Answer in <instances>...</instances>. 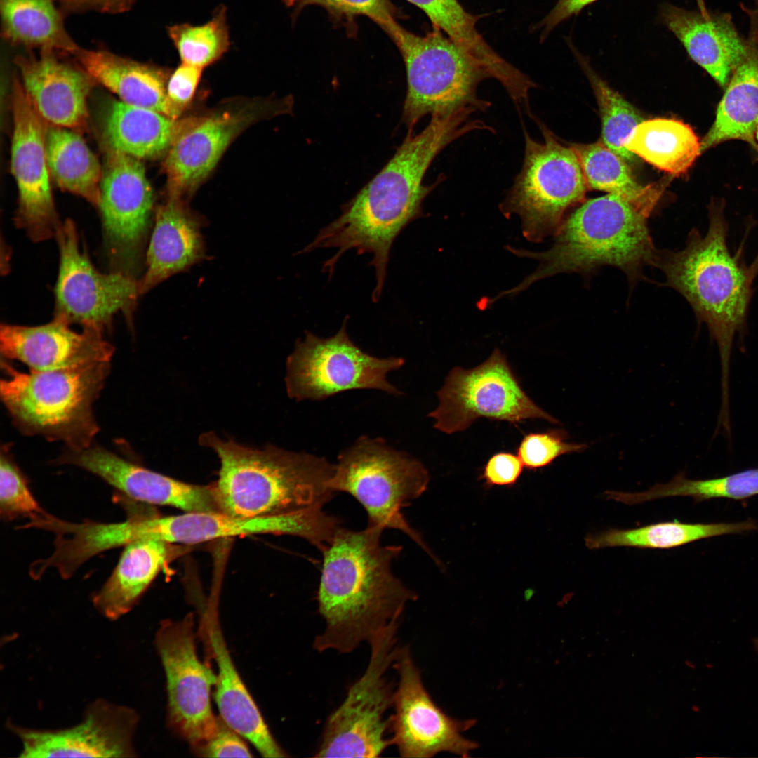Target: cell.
<instances>
[{
  "instance_id": "6da1fadb",
  "label": "cell",
  "mask_w": 758,
  "mask_h": 758,
  "mask_svg": "<svg viewBox=\"0 0 758 758\" xmlns=\"http://www.w3.org/2000/svg\"><path fill=\"white\" fill-rule=\"evenodd\" d=\"M477 112L464 107L431 115L419 133H408L402 144L380 171L354 197L343 205L341 214L322 228L301 251L338 248L327 260L323 271L333 274L340 257L350 249L358 255L371 253L370 265L375 271L376 284L372 300L380 299L387 274L390 251L400 232L423 215L425 197L444 178L429 185L423 183L425 173L436 157L449 144L477 130L493 131L483 121L470 119Z\"/></svg>"
},
{
  "instance_id": "7a4b0ae2",
  "label": "cell",
  "mask_w": 758,
  "mask_h": 758,
  "mask_svg": "<svg viewBox=\"0 0 758 758\" xmlns=\"http://www.w3.org/2000/svg\"><path fill=\"white\" fill-rule=\"evenodd\" d=\"M383 528L361 531L341 527L321 552L323 561L317 592L324 620L314 649L350 653L380 630L402 618L406 604L418 595L392 571L401 545H383Z\"/></svg>"
},
{
  "instance_id": "3957f363",
  "label": "cell",
  "mask_w": 758,
  "mask_h": 758,
  "mask_svg": "<svg viewBox=\"0 0 758 758\" xmlns=\"http://www.w3.org/2000/svg\"><path fill=\"white\" fill-rule=\"evenodd\" d=\"M667 185L660 180L631 193H608L588 199L565 218L552 247L543 252L510 248L518 256L536 260L538 267L500 297L522 291L538 280L564 272L589 275L604 265L620 269L631 286L654 265L658 250L648 220Z\"/></svg>"
},
{
  "instance_id": "277c9868",
  "label": "cell",
  "mask_w": 758,
  "mask_h": 758,
  "mask_svg": "<svg viewBox=\"0 0 758 758\" xmlns=\"http://www.w3.org/2000/svg\"><path fill=\"white\" fill-rule=\"evenodd\" d=\"M724 210L725 202L713 199L706 233L693 229L683 249L658 250L654 266L663 271L667 285L688 301L715 342L721 364V406L727 408L733 344L736 336L745 334L753 282L741 250L731 254L728 247Z\"/></svg>"
},
{
  "instance_id": "5b68a950",
  "label": "cell",
  "mask_w": 758,
  "mask_h": 758,
  "mask_svg": "<svg viewBox=\"0 0 758 758\" xmlns=\"http://www.w3.org/2000/svg\"><path fill=\"white\" fill-rule=\"evenodd\" d=\"M200 443L220 459L214 484L222 513L258 517L323 508L335 493L329 486L335 464L324 457L271 445L252 448L212 432Z\"/></svg>"
},
{
  "instance_id": "8992f818",
  "label": "cell",
  "mask_w": 758,
  "mask_h": 758,
  "mask_svg": "<svg viewBox=\"0 0 758 758\" xmlns=\"http://www.w3.org/2000/svg\"><path fill=\"white\" fill-rule=\"evenodd\" d=\"M3 365L7 376L1 380V400L23 432L62 441L72 451L90 446L98 430L92 406L109 362L29 373Z\"/></svg>"
},
{
  "instance_id": "52a82bcc",
  "label": "cell",
  "mask_w": 758,
  "mask_h": 758,
  "mask_svg": "<svg viewBox=\"0 0 758 758\" xmlns=\"http://www.w3.org/2000/svg\"><path fill=\"white\" fill-rule=\"evenodd\" d=\"M385 33L403 58L407 91L402 121L413 133L427 114H444L464 107L486 111L491 103L479 98V84L488 78L460 47L440 29L414 34L398 22Z\"/></svg>"
},
{
  "instance_id": "ba28073f",
  "label": "cell",
  "mask_w": 758,
  "mask_h": 758,
  "mask_svg": "<svg viewBox=\"0 0 758 758\" xmlns=\"http://www.w3.org/2000/svg\"><path fill=\"white\" fill-rule=\"evenodd\" d=\"M429 479L420 460L382 438L361 436L339 453L329 486L354 498L367 513L368 525L404 533L437 561L401 513L426 491Z\"/></svg>"
},
{
  "instance_id": "9c48e42d",
  "label": "cell",
  "mask_w": 758,
  "mask_h": 758,
  "mask_svg": "<svg viewBox=\"0 0 758 758\" xmlns=\"http://www.w3.org/2000/svg\"><path fill=\"white\" fill-rule=\"evenodd\" d=\"M401 618L368 641L370 657L361 676L348 688L342 703L327 717L315 757H378L392 745L386 712L392 707L396 686L387 679L399 645Z\"/></svg>"
},
{
  "instance_id": "30bf717a",
  "label": "cell",
  "mask_w": 758,
  "mask_h": 758,
  "mask_svg": "<svg viewBox=\"0 0 758 758\" xmlns=\"http://www.w3.org/2000/svg\"><path fill=\"white\" fill-rule=\"evenodd\" d=\"M534 120L543 142L533 140L524 128L522 167L500 209L505 216L517 215L524 237L540 242L554 236L567 212L583 200L588 188L571 145H564L543 123Z\"/></svg>"
},
{
  "instance_id": "8fae6325",
  "label": "cell",
  "mask_w": 758,
  "mask_h": 758,
  "mask_svg": "<svg viewBox=\"0 0 758 758\" xmlns=\"http://www.w3.org/2000/svg\"><path fill=\"white\" fill-rule=\"evenodd\" d=\"M347 319L333 336L319 338L305 331L304 338L298 340L286 361V386L290 398L321 401L358 389L401 394L387 375L399 369L404 359L378 358L364 352L349 337Z\"/></svg>"
},
{
  "instance_id": "7c38bea8",
  "label": "cell",
  "mask_w": 758,
  "mask_h": 758,
  "mask_svg": "<svg viewBox=\"0 0 758 758\" xmlns=\"http://www.w3.org/2000/svg\"><path fill=\"white\" fill-rule=\"evenodd\" d=\"M437 397L439 404L427 416L434 420V428L448 434L467 430L480 418L514 424L528 419L559 424L526 394L498 348L473 368H452Z\"/></svg>"
},
{
  "instance_id": "4fadbf2b",
  "label": "cell",
  "mask_w": 758,
  "mask_h": 758,
  "mask_svg": "<svg viewBox=\"0 0 758 758\" xmlns=\"http://www.w3.org/2000/svg\"><path fill=\"white\" fill-rule=\"evenodd\" d=\"M55 237L60 262L54 318L102 332L118 312L131 319L140 295L139 280L119 271L98 270L81 246L72 220L60 224Z\"/></svg>"
},
{
  "instance_id": "5bb4252c",
  "label": "cell",
  "mask_w": 758,
  "mask_h": 758,
  "mask_svg": "<svg viewBox=\"0 0 758 758\" xmlns=\"http://www.w3.org/2000/svg\"><path fill=\"white\" fill-rule=\"evenodd\" d=\"M154 644L166 679L168 726L194 752L213 735L218 717L211 704L217 675L198 656L193 615L163 620Z\"/></svg>"
},
{
  "instance_id": "9a60e30c",
  "label": "cell",
  "mask_w": 758,
  "mask_h": 758,
  "mask_svg": "<svg viewBox=\"0 0 758 758\" xmlns=\"http://www.w3.org/2000/svg\"><path fill=\"white\" fill-rule=\"evenodd\" d=\"M392 668L399 681L395 687L393 713L388 717L392 745L404 758H430L442 752L470 756L478 744L463 732L476 720H460L446 714L433 701L423 682L408 646H399Z\"/></svg>"
},
{
  "instance_id": "2e32d148",
  "label": "cell",
  "mask_w": 758,
  "mask_h": 758,
  "mask_svg": "<svg viewBox=\"0 0 758 758\" xmlns=\"http://www.w3.org/2000/svg\"><path fill=\"white\" fill-rule=\"evenodd\" d=\"M152 207V190L140 159L107 147L98 208L113 271L136 278Z\"/></svg>"
},
{
  "instance_id": "e0dca14e",
  "label": "cell",
  "mask_w": 758,
  "mask_h": 758,
  "mask_svg": "<svg viewBox=\"0 0 758 758\" xmlns=\"http://www.w3.org/2000/svg\"><path fill=\"white\" fill-rule=\"evenodd\" d=\"M13 114L11 171L18 191L15 224L35 242L53 236L60 225L50 184L46 128L20 79L11 95Z\"/></svg>"
},
{
  "instance_id": "ac0fdd59",
  "label": "cell",
  "mask_w": 758,
  "mask_h": 758,
  "mask_svg": "<svg viewBox=\"0 0 758 758\" xmlns=\"http://www.w3.org/2000/svg\"><path fill=\"white\" fill-rule=\"evenodd\" d=\"M139 721L134 708L100 698L67 728H29L10 720L6 727L22 743L20 757L128 758L138 756L133 740Z\"/></svg>"
},
{
  "instance_id": "d6986e66",
  "label": "cell",
  "mask_w": 758,
  "mask_h": 758,
  "mask_svg": "<svg viewBox=\"0 0 758 758\" xmlns=\"http://www.w3.org/2000/svg\"><path fill=\"white\" fill-rule=\"evenodd\" d=\"M338 519L311 508L292 513L239 517L222 512H186L180 515H154L148 521L150 538L175 544H194L213 539L251 534L290 535L307 540L321 550L330 540Z\"/></svg>"
},
{
  "instance_id": "ffe728a7",
  "label": "cell",
  "mask_w": 758,
  "mask_h": 758,
  "mask_svg": "<svg viewBox=\"0 0 758 758\" xmlns=\"http://www.w3.org/2000/svg\"><path fill=\"white\" fill-rule=\"evenodd\" d=\"M58 462L90 472L131 500L186 512H221L215 484L200 486L148 470L101 447L70 450Z\"/></svg>"
},
{
  "instance_id": "44dd1931",
  "label": "cell",
  "mask_w": 758,
  "mask_h": 758,
  "mask_svg": "<svg viewBox=\"0 0 758 758\" xmlns=\"http://www.w3.org/2000/svg\"><path fill=\"white\" fill-rule=\"evenodd\" d=\"M265 107L251 103L199 117L172 145L164 162L169 197L190 194L208 177L232 141Z\"/></svg>"
},
{
  "instance_id": "7402d4cb",
  "label": "cell",
  "mask_w": 758,
  "mask_h": 758,
  "mask_svg": "<svg viewBox=\"0 0 758 758\" xmlns=\"http://www.w3.org/2000/svg\"><path fill=\"white\" fill-rule=\"evenodd\" d=\"M69 326L56 318L36 326L1 324V354L21 361L34 371L109 362L114 347L105 340L102 331L83 328L82 332L77 333Z\"/></svg>"
},
{
  "instance_id": "603a6c76",
  "label": "cell",
  "mask_w": 758,
  "mask_h": 758,
  "mask_svg": "<svg viewBox=\"0 0 758 758\" xmlns=\"http://www.w3.org/2000/svg\"><path fill=\"white\" fill-rule=\"evenodd\" d=\"M53 51L18 55L21 83L40 117L74 131L87 126L88 97L95 81L81 68L60 60Z\"/></svg>"
},
{
  "instance_id": "cb8c5ba5",
  "label": "cell",
  "mask_w": 758,
  "mask_h": 758,
  "mask_svg": "<svg viewBox=\"0 0 758 758\" xmlns=\"http://www.w3.org/2000/svg\"><path fill=\"white\" fill-rule=\"evenodd\" d=\"M215 606L213 602L203 612L201 629L208 653L218 666L214 696L220 717L248 740L262 757H288L271 733L234 666L222 635Z\"/></svg>"
},
{
  "instance_id": "d4e9b609",
  "label": "cell",
  "mask_w": 758,
  "mask_h": 758,
  "mask_svg": "<svg viewBox=\"0 0 758 758\" xmlns=\"http://www.w3.org/2000/svg\"><path fill=\"white\" fill-rule=\"evenodd\" d=\"M660 19L689 57L725 88L747 46L731 15L710 12L704 5L689 11L667 3L660 7Z\"/></svg>"
},
{
  "instance_id": "484cf974",
  "label": "cell",
  "mask_w": 758,
  "mask_h": 758,
  "mask_svg": "<svg viewBox=\"0 0 758 758\" xmlns=\"http://www.w3.org/2000/svg\"><path fill=\"white\" fill-rule=\"evenodd\" d=\"M200 230V220L182 198L169 197L158 208L147 253V270L139 280L140 295L203 258Z\"/></svg>"
},
{
  "instance_id": "4316f807",
  "label": "cell",
  "mask_w": 758,
  "mask_h": 758,
  "mask_svg": "<svg viewBox=\"0 0 758 758\" xmlns=\"http://www.w3.org/2000/svg\"><path fill=\"white\" fill-rule=\"evenodd\" d=\"M750 28L746 51L733 69L718 105L715 119L700 142V151L731 140L756 149L758 125V13L747 10Z\"/></svg>"
},
{
  "instance_id": "83f0119b",
  "label": "cell",
  "mask_w": 758,
  "mask_h": 758,
  "mask_svg": "<svg viewBox=\"0 0 758 758\" xmlns=\"http://www.w3.org/2000/svg\"><path fill=\"white\" fill-rule=\"evenodd\" d=\"M72 55L95 82L117 94L122 102L179 119L168 98L164 69L103 50L79 47Z\"/></svg>"
},
{
  "instance_id": "f1b7e54d",
  "label": "cell",
  "mask_w": 758,
  "mask_h": 758,
  "mask_svg": "<svg viewBox=\"0 0 758 758\" xmlns=\"http://www.w3.org/2000/svg\"><path fill=\"white\" fill-rule=\"evenodd\" d=\"M173 545L159 538H143L125 545L112 573L92 596L95 609L112 621L128 613L174 556Z\"/></svg>"
},
{
  "instance_id": "f546056e",
  "label": "cell",
  "mask_w": 758,
  "mask_h": 758,
  "mask_svg": "<svg viewBox=\"0 0 758 758\" xmlns=\"http://www.w3.org/2000/svg\"><path fill=\"white\" fill-rule=\"evenodd\" d=\"M199 117L172 119L154 110L122 101L112 102L104 121L107 147L138 159L168 152Z\"/></svg>"
},
{
  "instance_id": "4dcf8cb0",
  "label": "cell",
  "mask_w": 758,
  "mask_h": 758,
  "mask_svg": "<svg viewBox=\"0 0 758 758\" xmlns=\"http://www.w3.org/2000/svg\"><path fill=\"white\" fill-rule=\"evenodd\" d=\"M624 147L672 176L685 174L701 154L700 142L692 128L675 119L642 121L627 137Z\"/></svg>"
},
{
  "instance_id": "1f68e13d",
  "label": "cell",
  "mask_w": 758,
  "mask_h": 758,
  "mask_svg": "<svg viewBox=\"0 0 758 758\" xmlns=\"http://www.w3.org/2000/svg\"><path fill=\"white\" fill-rule=\"evenodd\" d=\"M0 11L1 36L11 44L71 55L79 48L54 0H0Z\"/></svg>"
},
{
  "instance_id": "d6a6232c",
  "label": "cell",
  "mask_w": 758,
  "mask_h": 758,
  "mask_svg": "<svg viewBox=\"0 0 758 758\" xmlns=\"http://www.w3.org/2000/svg\"><path fill=\"white\" fill-rule=\"evenodd\" d=\"M79 132L51 125L46 128L50 174L62 190L98 207L102 166Z\"/></svg>"
},
{
  "instance_id": "836d02e7",
  "label": "cell",
  "mask_w": 758,
  "mask_h": 758,
  "mask_svg": "<svg viewBox=\"0 0 758 758\" xmlns=\"http://www.w3.org/2000/svg\"><path fill=\"white\" fill-rule=\"evenodd\" d=\"M752 520L737 523L687 524L678 521L660 522L632 529L609 528L589 533L585 544L589 549L613 547L670 549L697 540L757 530Z\"/></svg>"
},
{
  "instance_id": "e575fe53",
  "label": "cell",
  "mask_w": 758,
  "mask_h": 758,
  "mask_svg": "<svg viewBox=\"0 0 758 758\" xmlns=\"http://www.w3.org/2000/svg\"><path fill=\"white\" fill-rule=\"evenodd\" d=\"M755 495H758V468L703 480L689 479L680 472L670 482L657 484L643 492L621 491L618 499L633 505L672 496H689L703 501L717 498L743 500Z\"/></svg>"
},
{
  "instance_id": "d590c367",
  "label": "cell",
  "mask_w": 758,
  "mask_h": 758,
  "mask_svg": "<svg viewBox=\"0 0 758 758\" xmlns=\"http://www.w3.org/2000/svg\"><path fill=\"white\" fill-rule=\"evenodd\" d=\"M167 33L181 63L201 69L220 59L231 45L225 5L218 6L204 24H174Z\"/></svg>"
},
{
  "instance_id": "8d00e7d4",
  "label": "cell",
  "mask_w": 758,
  "mask_h": 758,
  "mask_svg": "<svg viewBox=\"0 0 758 758\" xmlns=\"http://www.w3.org/2000/svg\"><path fill=\"white\" fill-rule=\"evenodd\" d=\"M596 95L601 119V141L623 159L630 161L634 154L624 147L633 128L644 119L636 109L613 90L578 55Z\"/></svg>"
},
{
  "instance_id": "74e56055",
  "label": "cell",
  "mask_w": 758,
  "mask_h": 758,
  "mask_svg": "<svg viewBox=\"0 0 758 758\" xmlns=\"http://www.w3.org/2000/svg\"><path fill=\"white\" fill-rule=\"evenodd\" d=\"M588 189L608 193H631L643 187L634 180L625 160L602 141L573 144Z\"/></svg>"
},
{
  "instance_id": "f35d334b",
  "label": "cell",
  "mask_w": 758,
  "mask_h": 758,
  "mask_svg": "<svg viewBox=\"0 0 758 758\" xmlns=\"http://www.w3.org/2000/svg\"><path fill=\"white\" fill-rule=\"evenodd\" d=\"M0 514L5 521L19 517L31 521L47 514L31 493L18 467L3 453L0 460Z\"/></svg>"
},
{
  "instance_id": "ab89813d",
  "label": "cell",
  "mask_w": 758,
  "mask_h": 758,
  "mask_svg": "<svg viewBox=\"0 0 758 758\" xmlns=\"http://www.w3.org/2000/svg\"><path fill=\"white\" fill-rule=\"evenodd\" d=\"M568 433L564 429H550L542 432L526 434L517 447V456L524 467L537 470L550 465L564 454L585 451L587 445L567 441Z\"/></svg>"
},
{
  "instance_id": "60d3db41",
  "label": "cell",
  "mask_w": 758,
  "mask_h": 758,
  "mask_svg": "<svg viewBox=\"0 0 758 758\" xmlns=\"http://www.w3.org/2000/svg\"><path fill=\"white\" fill-rule=\"evenodd\" d=\"M311 5L324 8L338 22L352 24L357 17H367L384 32L399 17L390 0H296L297 9Z\"/></svg>"
},
{
  "instance_id": "b9f144b4",
  "label": "cell",
  "mask_w": 758,
  "mask_h": 758,
  "mask_svg": "<svg viewBox=\"0 0 758 758\" xmlns=\"http://www.w3.org/2000/svg\"><path fill=\"white\" fill-rule=\"evenodd\" d=\"M242 738L218 717L217 728L213 735L194 752L204 757H251V751Z\"/></svg>"
},
{
  "instance_id": "7bdbcfd3",
  "label": "cell",
  "mask_w": 758,
  "mask_h": 758,
  "mask_svg": "<svg viewBox=\"0 0 758 758\" xmlns=\"http://www.w3.org/2000/svg\"><path fill=\"white\" fill-rule=\"evenodd\" d=\"M203 69L180 63L170 76L166 86L167 95L178 118L192 100Z\"/></svg>"
},
{
  "instance_id": "ee69618b",
  "label": "cell",
  "mask_w": 758,
  "mask_h": 758,
  "mask_svg": "<svg viewBox=\"0 0 758 758\" xmlns=\"http://www.w3.org/2000/svg\"><path fill=\"white\" fill-rule=\"evenodd\" d=\"M523 467L518 456L509 452H498L487 460L481 478L488 486H512L521 476Z\"/></svg>"
},
{
  "instance_id": "f6af8a7d",
  "label": "cell",
  "mask_w": 758,
  "mask_h": 758,
  "mask_svg": "<svg viewBox=\"0 0 758 758\" xmlns=\"http://www.w3.org/2000/svg\"><path fill=\"white\" fill-rule=\"evenodd\" d=\"M65 13L95 11L118 13L131 8L136 0H56Z\"/></svg>"
},
{
  "instance_id": "bcb514c9",
  "label": "cell",
  "mask_w": 758,
  "mask_h": 758,
  "mask_svg": "<svg viewBox=\"0 0 758 758\" xmlns=\"http://www.w3.org/2000/svg\"><path fill=\"white\" fill-rule=\"evenodd\" d=\"M596 1L597 0H558L538 25V28L542 31L541 39H545L559 23L578 14L585 7Z\"/></svg>"
},
{
  "instance_id": "7dc6e473",
  "label": "cell",
  "mask_w": 758,
  "mask_h": 758,
  "mask_svg": "<svg viewBox=\"0 0 758 758\" xmlns=\"http://www.w3.org/2000/svg\"><path fill=\"white\" fill-rule=\"evenodd\" d=\"M748 275L752 282L758 275V253L751 265L748 266Z\"/></svg>"
},
{
  "instance_id": "c3c4849f",
  "label": "cell",
  "mask_w": 758,
  "mask_h": 758,
  "mask_svg": "<svg viewBox=\"0 0 758 758\" xmlns=\"http://www.w3.org/2000/svg\"><path fill=\"white\" fill-rule=\"evenodd\" d=\"M280 1L287 6H293L295 3V1H296V0H280Z\"/></svg>"
},
{
  "instance_id": "681fc988",
  "label": "cell",
  "mask_w": 758,
  "mask_h": 758,
  "mask_svg": "<svg viewBox=\"0 0 758 758\" xmlns=\"http://www.w3.org/2000/svg\"><path fill=\"white\" fill-rule=\"evenodd\" d=\"M754 137H755V142H756V149L758 151V125H757V128H756Z\"/></svg>"
},
{
  "instance_id": "f907efd6",
  "label": "cell",
  "mask_w": 758,
  "mask_h": 758,
  "mask_svg": "<svg viewBox=\"0 0 758 758\" xmlns=\"http://www.w3.org/2000/svg\"><path fill=\"white\" fill-rule=\"evenodd\" d=\"M754 646H755L756 649H757V651L758 652V639L754 641Z\"/></svg>"
}]
</instances>
